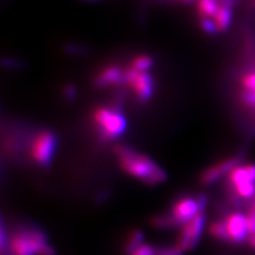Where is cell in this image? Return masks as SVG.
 I'll list each match as a JSON object with an SVG mask.
<instances>
[{
  "label": "cell",
  "instance_id": "cell-18",
  "mask_svg": "<svg viewBox=\"0 0 255 255\" xmlns=\"http://www.w3.org/2000/svg\"><path fill=\"white\" fill-rule=\"evenodd\" d=\"M242 90L255 91V68L247 71L241 79Z\"/></svg>",
  "mask_w": 255,
  "mask_h": 255
},
{
  "label": "cell",
  "instance_id": "cell-16",
  "mask_svg": "<svg viewBox=\"0 0 255 255\" xmlns=\"http://www.w3.org/2000/svg\"><path fill=\"white\" fill-rule=\"evenodd\" d=\"M151 225H152L155 229H158V230H167V229L178 228L169 214L156 215V216H154L152 219H151Z\"/></svg>",
  "mask_w": 255,
  "mask_h": 255
},
{
  "label": "cell",
  "instance_id": "cell-13",
  "mask_svg": "<svg viewBox=\"0 0 255 255\" xmlns=\"http://www.w3.org/2000/svg\"><path fill=\"white\" fill-rule=\"evenodd\" d=\"M233 6L220 5V9L215 16L214 21L216 23L218 32H225L229 29L233 18Z\"/></svg>",
  "mask_w": 255,
  "mask_h": 255
},
{
  "label": "cell",
  "instance_id": "cell-26",
  "mask_svg": "<svg viewBox=\"0 0 255 255\" xmlns=\"http://www.w3.org/2000/svg\"><path fill=\"white\" fill-rule=\"evenodd\" d=\"M180 1H182V2H183V1H184V0H180Z\"/></svg>",
  "mask_w": 255,
  "mask_h": 255
},
{
  "label": "cell",
  "instance_id": "cell-14",
  "mask_svg": "<svg viewBox=\"0 0 255 255\" xmlns=\"http://www.w3.org/2000/svg\"><path fill=\"white\" fill-rule=\"evenodd\" d=\"M143 239H145V234H143L142 231L135 230L133 232H131L125 245L126 255H131L139 246L143 244Z\"/></svg>",
  "mask_w": 255,
  "mask_h": 255
},
{
  "label": "cell",
  "instance_id": "cell-8",
  "mask_svg": "<svg viewBox=\"0 0 255 255\" xmlns=\"http://www.w3.org/2000/svg\"><path fill=\"white\" fill-rule=\"evenodd\" d=\"M205 221L204 212H200L181 227L177 245L183 251H190L196 248L203 234Z\"/></svg>",
  "mask_w": 255,
  "mask_h": 255
},
{
  "label": "cell",
  "instance_id": "cell-4",
  "mask_svg": "<svg viewBox=\"0 0 255 255\" xmlns=\"http://www.w3.org/2000/svg\"><path fill=\"white\" fill-rule=\"evenodd\" d=\"M48 244L47 235L42 230L26 228L18 230L10 239V250L14 255H39Z\"/></svg>",
  "mask_w": 255,
  "mask_h": 255
},
{
  "label": "cell",
  "instance_id": "cell-6",
  "mask_svg": "<svg viewBox=\"0 0 255 255\" xmlns=\"http://www.w3.org/2000/svg\"><path fill=\"white\" fill-rule=\"evenodd\" d=\"M125 84L129 86L135 97L140 102L151 99L154 93V80L149 71H140L131 66L126 69Z\"/></svg>",
  "mask_w": 255,
  "mask_h": 255
},
{
  "label": "cell",
  "instance_id": "cell-17",
  "mask_svg": "<svg viewBox=\"0 0 255 255\" xmlns=\"http://www.w3.org/2000/svg\"><path fill=\"white\" fill-rule=\"evenodd\" d=\"M153 65V60L147 54L137 55L136 58L133 59L131 62V67L140 71H149V69Z\"/></svg>",
  "mask_w": 255,
  "mask_h": 255
},
{
  "label": "cell",
  "instance_id": "cell-22",
  "mask_svg": "<svg viewBox=\"0 0 255 255\" xmlns=\"http://www.w3.org/2000/svg\"><path fill=\"white\" fill-rule=\"evenodd\" d=\"M155 254H156V249L153 246L143 243L131 255H155Z\"/></svg>",
  "mask_w": 255,
  "mask_h": 255
},
{
  "label": "cell",
  "instance_id": "cell-25",
  "mask_svg": "<svg viewBox=\"0 0 255 255\" xmlns=\"http://www.w3.org/2000/svg\"><path fill=\"white\" fill-rule=\"evenodd\" d=\"M251 5L253 9H255V0H251Z\"/></svg>",
  "mask_w": 255,
  "mask_h": 255
},
{
  "label": "cell",
  "instance_id": "cell-12",
  "mask_svg": "<svg viewBox=\"0 0 255 255\" xmlns=\"http://www.w3.org/2000/svg\"><path fill=\"white\" fill-rule=\"evenodd\" d=\"M220 2L217 0H197V13L199 18L214 19L220 9Z\"/></svg>",
  "mask_w": 255,
  "mask_h": 255
},
{
  "label": "cell",
  "instance_id": "cell-23",
  "mask_svg": "<svg viewBox=\"0 0 255 255\" xmlns=\"http://www.w3.org/2000/svg\"><path fill=\"white\" fill-rule=\"evenodd\" d=\"M64 96L67 100H73L76 97V89L73 85H67L64 90Z\"/></svg>",
  "mask_w": 255,
  "mask_h": 255
},
{
  "label": "cell",
  "instance_id": "cell-9",
  "mask_svg": "<svg viewBox=\"0 0 255 255\" xmlns=\"http://www.w3.org/2000/svg\"><path fill=\"white\" fill-rule=\"evenodd\" d=\"M231 244L241 245L250 238L247 216L239 212L229 213L223 219Z\"/></svg>",
  "mask_w": 255,
  "mask_h": 255
},
{
  "label": "cell",
  "instance_id": "cell-20",
  "mask_svg": "<svg viewBox=\"0 0 255 255\" xmlns=\"http://www.w3.org/2000/svg\"><path fill=\"white\" fill-rule=\"evenodd\" d=\"M199 26L203 32L207 34H216L219 33L214 19L212 18H199Z\"/></svg>",
  "mask_w": 255,
  "mask_h": 255
},
{
  "label": "cell",
  "instance_id": "cell-11",
  "mask_svg": "<svg viewBox=\"0 0 255 255\" xmlns=\"http://www.w3.org/2000/svg\"><path fill=\"white\" fill-rule=\"evenodd\" d=\"M125 73L126 69L117 64H109L98 71L94 79V84L100 89L125 84Z\"/></svg>",
  "mask_w": 255,
  "mask_h": 255
},
{
  "label": "cell",
  "instance_id": "cell-10",
  "mask_svg": "<svg viewBox=\"0 0 255 255\" xmlns=\"http://www.w3.org/2000/svg\"><path fill=\"white\" fill-rule=\"evenodd\" d=\"M241 158L238 156H231L225 159H221L220 162L210 166L206 168L200 177V182L203 185H211L213 183L217 182L222 175L229 173L234 167L239 165Z\"/></svg>",
  "mask_w": 255,
  "mask_h": 255
},
{
  "label": "cell",
  "instance_id": "cell-1",
  "mask_svg": "<svg viewBox=\"0 0 255 255\" xmlns=\"http://www.w3.org/2000/svg\"><path fill=\"white\" fill-rule=\"evenodd\" d=\"M114 152L118 158L119 166L131 177L150 186L162 184L166 181L165 170L147 155L124 145L116 146Z\"/></svg>",
  "mask_w": 255,
  "mask_h": 255
},
{
  "label": "cell",
  "instance_id": "cell-19",
  "mask_svg": "<svg viewBox=\"0 0 255 255\" xmlns=\"http://www.w3.org/2000/svg\"><path fill=\"white\" fill-rule=\"evenodd\" d=\"M239 99L245 107L250 110H255V91L242 90Z\"/></svg>",
  "mask_w": 255,
  "mask_h": 255
},
{
  "label": "cell",
  "instance_id": "cell-3",
  "mask_svg": "<svg viewBox=\"0 0 255 255\" xmlns=\"http://www.w3.org/2000/svg\"><path fill=\"white\" fill-rule=\"evenodd\" d=\"M231 200L236 205L255 197V164L237 165L228 173Z\"/></svg>",
  "mask_w": 255,
  "mask_h": 255
},
{
  "label": "cell",
  "instance_id": "cell-5",
  "mask_svg": "<svg viewBox=\"0 0 255 255\" xmlns=\"http://www.w3.org/2000/svg\"><path fill=\"white\" fill-rule=\"evenodd\" d=\"M205 206L206 197L204 195L197 197L184 196L179 198L173 203L169 215L177 227H182L184 223L197 216L199 213L204 212Z\"/></svg>",
  "mask_w": 255,
  "mask_h": 255
},
{
  "label": "cell",
  "instance_id": "cell-24",
  "mask_svg": "<svg viewBox=\"0 0 255 255\" xmlns=\"http://www.w3.org/2000/svg\"><path fill=\"white\" fill-rule=\"evenodd\" d=\"M249 244L255 249V234L250 236V238H249Z\"/></svg>",
  "mask_w": 255,
  "mask_h": 255
},
{
  "label": "cell",
  "instance_id": "cell-15",
  "mask_svg": "<svg viewBox=\"0 0 255 255\" xmlns=\"http://www.w3.org/2000/svg\"><path fill=\"white\" fill-rule=\"evenodd\" d=\"M209 232L214 238L218 239V241L222 243L231 244L225 221L223 220H217V221L212 222L209 227Z\"/></svg>",
  "mask_w": 255,
  "mask_h": 255
},
{
  "label": "cell",
  "instance_id": "cell-21",
  "mask_svg": "<svg viewBox=\"0 0 255 255\" xmlns=\"http://www.w3.org/2000/svg\"><path fill=\"white\" fill-rule=\"evenodd\" d=\"M184 251H183L178 245L172 247H162V248L156 249L155 255H183Z\"/></svg>",
  "mask_w": 255,
  "mask_h": 255
},
{
  "label": "cell",
  "instance_id": "cell-7",
  "mask_svg": "<svg viewBox=\"0 0 255 255\" xmlns=\"http://www.w3.org/2000/svg\"><path fill=\"white\" fill-rule=\"evenodd\" d=\"M57 143V135L52 131L44 130L37 133L30 148L32 159L41 166L49 165L54 155Z\"/></svg>",
  "mask_w": 255,
  "mask_h": 255
},
{
  "label": "cell",
  "instance_id": "cell-2",
  "mask_svg": "<svg viewBox=\"0 0 255 255\" xmlns=\"http://www.w3.org/2000/svg\"><path fill=\"white\" fill-rule=\"evenodd\" d=\"M93 122L103 140H113L125 133L127 119L121 111L114 107H99L93 112Z\"/></svg>",
  "mask_w": 255,
  "mask_h": 255
}]
</instances>
